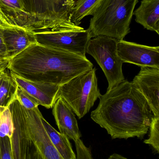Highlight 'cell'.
Instances as JSON below:
<instances>
[{
  "mask_svg": "<svg viewBox=\"0 0 159 159\" xmlns=\"http://www.w3.org/2000/svg\"><path fill=\"white\" fill-rule=\"evenodd\" d=\"M99 98V105L91 117L112 139L141 138L147 133L154 114L131 82L125 80Z\"/></svg>",
  "mask_w": 159,
  "mask_h": 159,
  "instance_id": "cell-1",
  "label": "cell"
},
{
  "mask_svg": "<svg viewBox=\"0 0 159 159\" xmlns=\"http://www.w3.org/2000/svg\"><path fill=\"white\" fill-rule=\"evenodd\" d=\"M93 68L87 57L35 43L11 58L7 69L32 82L61 86Z\"/></svg>",
  "mask_w": 159,
  "mask_h": 159,
  "instance_id": "cell-2",
  "label": "cell"
},
{
  "mask_svg": "<svg viewBox=\"0 0 159 159\" xmlns=\"http://www.w3.org/2000/svg\"><path fill=\"white\" fill-rule=\"evenodd\" d=\"M138 0H101L90 22L91 38L105 36L123 40L130 32L133 11Z\"/></svg>",
  "mask_w": 159,
  "mask_h": 159,
  "instance_id": "cell-3",
  "label": "cell"
},
{
  "mask_svg": "<svg viewBox=\"0 0 159 159\" xmlns=\"http://www.w3.org/2000/svg\"><path fill=\"white\" fill-rule=\"evenodd\" d=\"M96 72L93 68L60 86L57 99L62 98L79 119L89 112L101 95Z\"/></svg>",
  "mask_w": 159,
  "mask_h": 159,
  "instance_id": "cell-4",
  "label": "cell"
},
{
  "mask_svg": "<svg viewBox=\"0 0 159 159\" xmlns=\"http://www.w3.org/2000/svg\"><path fill=\"white\" fill-rule=\"evenodd\" d=\"M27 12L43 29L73 30L82 29L72 21L75 0H23Z\"/></svg>",
  "mask_w": 159,
  "mask_h": 159,
  "instance_id": "cell-5",
  "label": "cell"
},
{
  "mask_svg": "<svg viewBox=\"0 0 159 159\" xmlns=\"http://www.w3.org/2000/svg\"><path fill=\"white\" fill-rule=\"evenodd\" d=\"M117 42L115 38L101 35L91 38L86 48V53L94 58L104 73L108 83L107 90L125 80L123 62L118 55Z\"/></svg>",
  "mask_w": 159,
  "mask_h": 159,
  "instance_id": "cell-6",
  "label": "cell"
},
{
  "mask_svg": "<svg viewBox=\"0 0 159 159\" xmlns=\"http://www.w3.org/2000/svg\"><path fill=\"white\" fill-rule=\"evenodd\" d=\"M37 43L86 57V48L91 39L88 30L42 29L31 31Z\"/></svg>",
  "mask_w": 159,
  "mask_h": 159,
  "instance_id": "cell-7",
  "label": "cell"
},
{
  "mask_svg": "<svg viewBox=\"0 0 159 159\" xmlns=\"http://www.w3.org/2000/svg\"><path fill=\"white\" fill-rule=\"evenodd\" d=\"M26 129L29 138L44 159H63L51 143L41 120L38 108L29 110L24 107Z\"/></svg>",
  "mask_w": 159,
  "mask_h": 159,
  "instance_id": "cell-8",
  "label": "cell"
},
{
  "mask_svg": "<svg viewBox=\"0 0 159 159\" xmlns=\"http://www.w3.org/2000/svg\"><path fill=\"white\" fill-rule=\"evenodd\" d=\"M8 107L14 127L10 139L12 159H27L32 142L26 129L24 107L16 97Z\"/></svg>",
  "mask_w": 159,
  "mask_h": 159,
  "instance_id": "cell-9",
  "label": "cell"
},
{
  "mask_svg": "<svg viewBox=\"0 0 159 159\" xmlns=\"http://www.w3.org/2000/svg\"><path fill=\"white\" fill-rule=\"evenodd\" d=\"M117 49L123 63L159 68V46H148L121 40H118Z\"/></svg>",
  "mask_w": 159,
  "mask_h": 159,
  "instance_id": "cell-10",
  "label": "cell"
},
{
  "mask_svg": "<svg viewBox=\"0 0 159 159\" xmlns=\"http://www.w3.org/2000/svg\"><path fill=\"white\" fill-rule=\"evenodd\" d=\"M131 82L145 98L154 116H159V68L141 67Z\"/></svg>",
  "mask_w": 159,
  "mask_h": 159,
  "instance_id": "cell-11",
  "label": "cell"
},
{
  "mask_svg": "<svg viewBox=\"0 0 159 159\" xmlns=\"http://www.w3.org/2000/svg\"><path fill=\"white\" fill-rule=\"evenodd\" d=\"M11 74L18 86L34 99L39 106H42L47 108H52L57 100L60 86L32 82L13 74Z\"/></svg>",
  "mask_w": 159,
  "mask_h": 159,
  "instance_id": "cell-12",
  "label": "cell"
},
{
  "mask_svg": "<svg viewBox=\"0 0 159 159\" xmlns=\"http://www.w3.org/2000/svg\"><path fill=\"white\" fill-rule=\"evenodd\" d=\"M52 114L60 133L74 142L80 139L81 133L73 111L61 97L53 105Z\"/></svg>",
  "mask_w": 159,
  "mask_h": 159,
  "instance_id": "cell-13",
  "label": "cell"
},
{
  "mask_svg": "<svg viewBox=\"0 0 159 159\" xmlns=\"http://www.w3.org/2000/svg\"><path fill=\"white\" fill-rule=\"evenodd\" d=\"M133 15L136 22L159 34V0H142Z\"/></svg>",
  "mask_w": 159,
  "mask_h": 159,
  "instance_id": "cell-14",
  "label": "cell"
},
{
  "mask_svg": "<svg viewBox=\"0 0 159 159\" xmlns=\"http://www.w3.org/2000/svg\"><path fill=\"white\" fill-rule=\"evenodd\" d=\"M0 9L15 24L27 30L35 21L26 11L23 0H0Z\"/></svg>",
  "mask_w": 159,
  "mask_h": 159,
  "instance_id": "cell-15",
  "label": "cell"
},
{
  "mask_svg": "<svg viewBox=\"0 0 159 159\" xmlns=\"http://www.w3.org/2000/svg\"><path fill=\"white\" fill-rule=\"evenodd\" d=\"M41 120L51 143L63 159H76L69 139L64 134L57 131L44 118Z\"/></svg>",
  "mask_w": 159,
  "mask_h": 159,
  "instance_id": "cell-16",
  "label": "cell"
},
{
  "mask_svg": "<svg viewBox=\"0 0 159 159\" xmlns=\"http://www.w3.org/2000/svg\"><path fill=\"white\" fill-rule=\"evenodd\" d=\"M18 85L8 69L0 73V113L16 98Z\"/></svg>",
  "mask_w": 159,
  "mask_h": 159,
  "instance_id": "cell-17",
  "label": "cell"
},
{
  "mask_svg": "<svg viewBox=\"0 0 159 159\" xmlns=\"http://www.w3.org/2000/svg\"><path fill=\"white\" fill-rule=\"evenodd\" d=\"M101 0H75L72 15V21L79 26L87 16H93Z\"/></svg>",
  "mask_w": 159,
  "mask_h": 159,
  "instance_id": "cell-18",
  "label": "cell"
},
{
  "mask_svg": "<svg viewBox=\"0 0 159 159\" xmlns=\"http://www.w3.org/2000/svg\"><path fill=\"white\" fill-rule=\"evenodd\" d=\"M14 131L13 120L9 107L0 113V137L11 139Z\"/></svg>",
  "mask_w": 159,
  "mask_h": 159,
  "instance_id": "cell-19",
  "label": "cell"
},
{
  "mask_svg": "<svg viewBox=\"0 0 159 159\" xmlns=\"http://www.w3.org/2000/svg\"><path fill=\"white\" fill-rule=\"evenodd\" d=\"M149 129V138L145 140L144 143L152 146L159 153V116L153 117Z\"/></svg>",
  "mask_w": 159,
  "mask_h": 159,
  "instance_id": "cell-20",
  "label": "cell"
},
{
  "mask_svg": "<svg viewBox=\"0 0 159 159\" xmlns=\"http://www.w3.org/2000/svg\"><path fill=\"white\" fill-rule=\"evenodd\" d=\"M16 97L26 109L34 110L38 107L39 105L35 99L19 86H18Z\"/></svg>",
  "mask_w": 159,
  "mask_h": 159,
  "instance_id": "cell-21",
  "label": "cell"
},
{
  "mask_svg": "<svg viewBox=\"0 0 159 159\" xmlns=\"http://www.w3.org/2000/svg\"><path fill=\"white\" fill-rule=\"evenodd\" d=\"M0 159H12L8 137H0Z\"/></svg>",
  "mask_w": 159,
  "mask_h": 159,
  "instance_id": "cell-22",
  "label": "cell"
},
{
  "mask_svg": "<svg viewBox=\"0 0 159 159\" xmlns=\"http://www.w3.org/2000/svg\"><path fill=\"white\" fill-rule=\"evenodd\" d=\"M74 142L77 153L76 159H93L90 149L84 145L81 139Z\"/></svg>",
  "mask_w": 159,
  "mask_h": 159,
  "instance_id": "cell-23",
  "label": "cell"
},
{
  "mask_svg": "<svg viewBox=\"0 0 159 159\" xmlns=\"http://www.w3.org/2000/svg\"><path fill=\"white\" fill-rule=\"evenodd\" d=\"M27 159H44L39 150L32 143L30 147Z\"/></svg>",
  "mask_w": 159,
  "mask_h": 159,
  "instance_id": "cell-24",
  "label": "cell"
},
{
  "mask_svg": "<svg viewBox=\"0 0 159 159\" xmlns=\"http://www.w3.org/2000/svg\"><path fill=\"white\" fill-rule=\"evenodd\" d=\"M8 58V56H7L5 46L3 40L2 32L0 29V58Z\"/></svg>",
  "mask_w": 159,
  "mask_h": 159,
  "instance_id": "cell-25",
  "label": "cell"
},
{
  "mask_svg": "<svg viewBox=\"0 0 159 159\" xmlns=\"http://www.w3.org/2000/svg\"><path fill=\"white\" fill-rule=\"evenodd\" d=\"M10 59L8 58H0V72L8 68Z\"/></svg>",
  "mask_w": 159,
  "mask_h": 159,
  "instance_id": "cell-26",
  "label": "cell"
},
{
  "mask_svg": "<svg viewBox=\"0 0 159 159\" xmlns=\"http://www.w3.org/2000/svg\"><path fill=\"white\" fill-rule=\"evenodd\" d=\"M108 159H127L121 155L117 154H114L109 157Z\"/></svg>",
  "mask_w": 159,
  "mask_h": 159,
  "instance_id": "cell-27",
  "label": "cell"
},
{
  "mask_svg": "<svg viewBox=\"0 0 159 159\" xmlns=\"http://www.w3.org/2000/svg\"><path fill=\"white\" fill-rule=\"evenodd\" d=\"M0 73H1V72H0Z\"/></svg>",
  "mask_w": 159,
  "mask_h": 159,
  "instance_id": "cell-28",
  "label": "cell"
}]
</instances>
